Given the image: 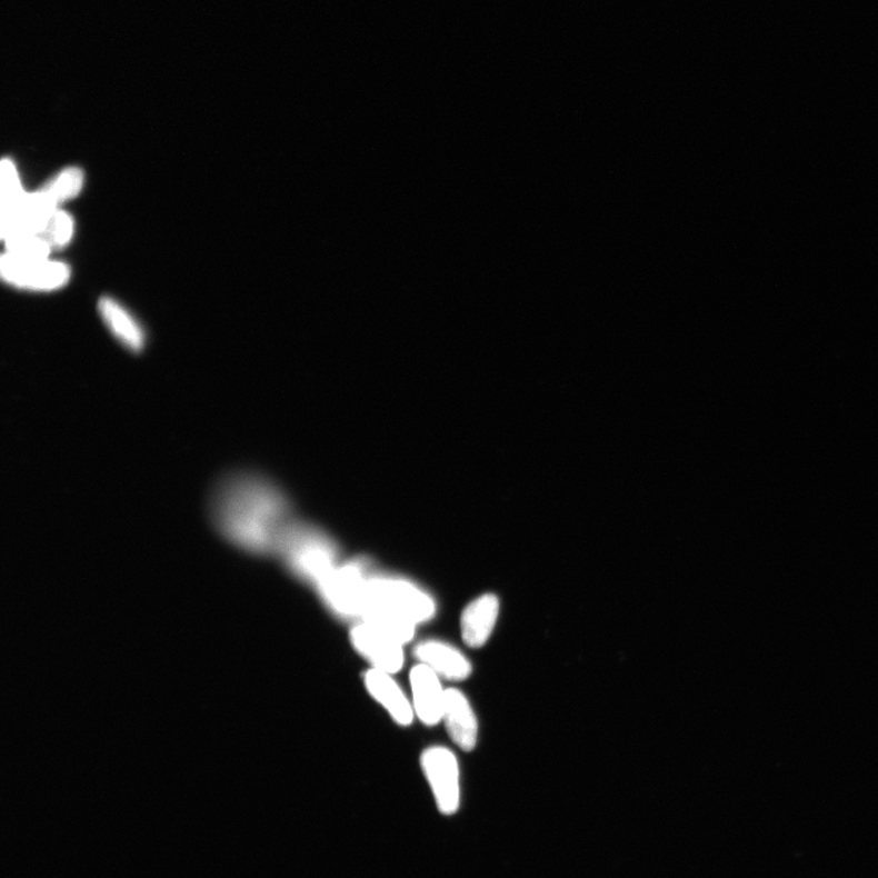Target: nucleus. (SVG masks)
<instances>
[{
	"label": "nucleus",
	"mask_w": 878,
	"mask_h": 878,
	"mask_svg": "<svg viewBox=\"0 0 878 878\" xmlns=\"http://www.w3.org/2000/svg\"><path fill=\"white\" fill-rule=\"evenodd\" d=\"M3 279L16 287L31 291H54L70 280V268L64 262L24 260L3 255L0 263Z\"/></svg>",
	"instance_id": "nucleus-6"
},
{
	"label": "nucleus",
	"mask_w": 878,
	"mask_h": 878,
	"mask_svg": "<svg viewBox=\"0 0 878 878\" xmlns=\"http://www.w3.org/2000/svg\"><path fill=\"white\" fill-rule=\"evenodd\" d=\"M7 255L24 260H46L52 247L39 235H23L6 241Z\"/></svg>",
	"instance_id": "nucleus-17"
},
{
	"label": "nucleus",
	"mask_w": 878,
	"mask_h": 878,
	"mask_svg": "<svg viewBox=\"0 0 878 878\" xmlns=\"http://www.w3.org/2000/svg\"><path fill=\"white\" fill-rule=\"evenodd\" d=\"M442 722L460 749L471 751L478 745L479 722L469 699L458 688H448Z\"/></svg>",
	"instance_id": "nucleus-9"
},
{
	"label": "nucleus",
	"mask_w": 878,
	"mask_h": 878,
	"mask_svg": "<svg viewBox=\"0 0 878 878\" xmlns=\"http://www.w3.org/2000/svg\"><path fill=\"white\" fill-rule=\"evenodd\" d=\"M100 318L117 340L133 353H140L146 346V333L142 325L132 313L116 299L103 297L98 305Z\"/></svg>",
	"instance_id": "nucleus-14"
},
{
	"label": "nucleus",
	"mask_w": 878,
	"mask_h": 878,
	"mask_svg": "<svg viewBox=\"0 0 878 878\" xmlns=\"http://www.w3.org/2000/svg\"><path fill=\"white\" fill-rule=\"evenodd\" d=\"M359 620L373 627L388 636H391L401 645L412 641L416 636L417 625L410 621L403 613L387 605L385 600L371 595L368 591L362 599Z\"/></svg>",
	"instance_id": "nucleus-11"
},
{
	"label": "nucleus",
	"mask_w": 878,
	"mask_h": 878,
	"mask_svg": "<svg viewBox=\"0 0 878 878\" xmlns=\"http://www.w3.org/2000/svg\"><path fill=\"white\" fill-rule=\"evenodd\" d=\"M276 555L296 576L316 587L340 566L332 538L318 527L298 520L288 527Z\"/></svg>",
	"instance_id": "nucleus-2"
},
{
	"label": "nucleus",
	"mask_w": 878,
	"mask_h": 878,
	"mask_svg": "<svg viewBox=\"0 0 878 878\" xmlns=\"http://www.w3.org/2000/svg\"><path fill=\"white\" fill-rule=\"evenodd\" d=\"M499 599L495 595L476 598L461 613L462 641L471 648H481L491 638L499 617Z\"/></svg>",
	"instance_id": "nucleus-13"
},
{
	"label": "nucleus",
	"mask_w": 878,
	"mask_h": 878,
	"mask_svg": "<svg viewBox=\"0 0 878 878\" xmlns=\"http://www.w3.org/2000/svg\"><path fill=\"white\" fill-rule=\"evenodd\" d=\"M209 513L218 532L250 553L276 555L296 520L290 500L272 481L253 472H233L212 491Z\"/></svg>",
	"instance_id": "nucleus-1"
},
{
	"label": "nucleus",
	"mask_w": 878,
	"mask_h": 878,
	"mask_svg": "<svg viewBox=\"0 0 878 878\" xmlns=\"http://www.w3.org/2000/svg\"><path fill=\"white\" fill-rule=\"evenodd\" d=\"M421 767L428 779L439 811L453 815L460 805V770L453 751L435 746L421 756Z\"/></svg>",
	"instance_id": "nucleus-5"
},
{
	"label": "nucleus",
	"mask_w": 878,
	"mask_h": 878,
	"mask_svg": "<svg viewBox=\"0 0 878 878\" xmlns=\"http://www.w3.org/2000/svg\"><path fill=\"white\" fill-rule=\"evenodd\" d=\"M413 657L448 681H463L472 672L470 660L461 651L438 639H428L413 649Z\"/></svg>",
	"instance_id": "nucleus-10"
},
{
	"label": "nucleus",
	"mask_w": 878,
	"mask_h": 878,
	"mask_svg": "<svg viewBox=\"0 0 878 878\" xmlns=\"http://www.w3.org/2000/svg\"><path fill=\"white\" fill-rule=\"evenodd\" d=\"M371 575L370 563L353 560L340 563L317 586L326 603L342 619H359V612Z\"/></svg>",
	"instance_id": "nucleus-3"
},
{
	"label": "nucleus",
	"mask_w": 878,
	"mask_h": 878,
	"mask_svg": "<svg viewBox=\"0 0 878 878\" xmlns=\"http://www.w3.org/2000/svg\"><path fill=\"white\" fill-rule=\"evenodd\" d=\"M368 591L385 600L417 626L430 621L436 615L433 598L420 586L403 577L371 572Z\"/></svg>",
	"instance_id": "nucleus-4"
},
{
	"label": "nucleus",
	"mask_w": 878,
	"mask_h": 878,
	"mask_svg": "<svg viewBox=\"0 0 878 878\" xmlns=\"http://www.w3.org/2000/svg\"><path fill=\"white\" fill-rule=\"evenodd\" d=\"M28 193L23 191L14 162L2 161V237L3 240L14 230Z\"/></svg>",
	"instance_id": "nucleus-15"
},
{
	"label": "nucleus",
	"mask_w": 878,
	"mask_h": 878,
	"mask_svg": "<svg viewBox=\"0 0 878 878\" xmlns=\"http://www.w3.org/2000/svg\"><path fill=\"white\" fill-rule=\"evenodd\" d=\"M411 705L416 717L426 726L442 722L447 689L441 677L425 665H416L409 676Z\"/></svg>",
	"instance_id": "nucleus-8"
},
{
	"label": "nucleus",
	"mask_w": 878,
	"mask_h": 878,
	"mask_svg": "<svg viewBox=\"0 0 878 878\" xmlns=\"http://www.w3.org/2000/svg\"><path fill=\"white\" fill-rule=\"evenodd\" d=\"M84 184V173L80 168L62 170L50 179L40 190L48 202L58 208L59 204L78 197Z\"/></svg>",
	"instance_id": "nucleus-16"
},
{
	"label": "nucleus",
	"mask_w": 878,
	"mask_h": 878,
	"mask_svg": "<svg viewBox=\"0 0 878 878\" xmlns=\"http://www.w3.org/2000/svg\"><path fill=\"white\" fill-rule=\"evenodd\" d=\"M52 248L66 247L73 236V220L68 212L56 210L40 235Z\"/></svg>",
	"instance_id": "nucleus-18"
},
{
	"label": "nucleus",
	"mask_w": 878,
	"mask_h": 878,
	"mask_svg": "<svg viewBox=\"0 0 878 878\" xmlns=\"http://www.w3.org/2000/svg\"><path fill=\"white\" fill-rule=\"evenodd\" d=\"M350 642L372 669L395 675L405 667V646L366 622L359 621L353 626Z\"/></svg>",
	"instance_id": "nucleus-7"
},
{
	"label": "nucleus",
	"mask_w": 878,
	"mask_h": 878,
	"mask_svg": "<svg viewBox=\"0 0 878 878\" xmlns=\"http://www.w3.org/2000/svg\"><path fill=\"white\" fill-rule=\"evenodd\" d=\"M369 695L379 702L400 726H409L416 718L410 699L393 679L392 674L370 669L363 675Z\"/></svg>",
	"instance_id": "nucleus-12"
}]
</instances>
